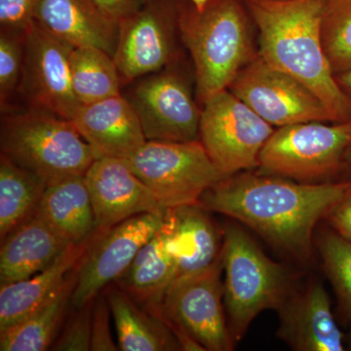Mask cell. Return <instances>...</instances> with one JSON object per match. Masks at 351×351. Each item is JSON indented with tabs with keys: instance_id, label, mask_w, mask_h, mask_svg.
Masks as SVG:
<instances>
[{
	"instance_id": "cell-1",
	"label": "cell",
	"mask_w": 351,
	"mask_h": 351,
	"mask_svg": "<svg viewBox=\"0 0 351 351\" xmlns=\"http://www.w3.org/2000/svg\"><path fill=\"white\" fill-rule=\"evenodd\" d=\"M351 193V181L297 182L274 175H232L201 197L209 212L252 228L272 246L301 261L313 256L318 221Z\"/></svg>"
},
{
	"instance_id": "cell-2",
	"label": "cell",
	"mask_w": 351,
	"mask_h": 351,
	"mask_svg": "<svg viewBox=\"0 0 351 351\" xmlns=\"http://www.w3.org/2000/svg\"><path fill=\"white\" fill-rule=\"evenodd\" d=\"M260 32L261 57L304 83L332 115L351 121V98L339 87L321 40L328 0H243Z\"/></svg>"
},
{
	"instance_id": "cell-3",
	"label": "cell",
	"mask_w": 351,
	"mask_h": 351,
	"mask_svg": "<svg viewBox=\"0 0 351 351\" xmlns=\"http://www.w3.org/2000/svg\"><path fill=\"white\" fill-rule=\"evenodd\" d=\"M250 17L243 0H214L202 11L182 3L179 25L195 68L204 103L228 89L251 55Z\"/></svg>"
},
{
	"instance_id": "cell-4",
	"label": "cell",
	"mask_w": 351,
	"mask_h": 351,
	"mask_svg": "<svg viewBox=\"0 0 351 351\" xmlns=\"http://www.w3.org/2000/svg\"><path fill=\"white\" fill-rule=\"evenodd\" d=\"M1 154L47 184L83 176L98 158L71 120L32 108L2 120Z\"/></svg>"
},
{
	"instance_id": "cell-5",
	"label": "cell",
	"mask_w": 351,
	"mask_h": 351,
	"mask_svg": "<svg viewBox=\"0 0 351 351\" xmlns=\"http://www.w3.org/2000/svg\"><path fill=\"white\" fill-rule=\"evenodd\" d=\"M221 261L228 329L237 343L258 314L278 311L293 290L292 284L285 267L267 257L248 233L232 223L223 232Z\"/></svg>"
},
{
	"instance_id": "cell-6",
	"label": "cell",
	"mask_w": 351,
	"mask_h": 351,
	"mask_svg": "<svg viewBox=\"0 0 351 351\" xmlns=\"http://www.w3.org/2000/svg\"><path fill=\"white\" fill-rule=\"evenodd\" d=\"M221 257L207 269L174 279L156 315L184 350L230 351L234 341L223 311Z\"/></svg>"
},
{
	"instance_id": "cell-7",
	"label": "cell",
	"mask_w": 351,
	"mask_h": 351,
	"mask_svg": "<svg viewBox=\"0 0 351 351\" xmlns=\"http://www.w3.org/2000/svg\"><path fill=\"white\" fill-rule=\"evenodd\" d=\"M350 147L351 121L290 124L270 136L258 156V167L293 181H324L343 169Z\"/></svg>"
},
{
	"instance_id": "cell-8",
	"label": "cell",
	"mask_w": 351,
	"mask_h": 351,
	"mask_svg": "<svg viewBox=\"0 0 351 351\" xmlns=\"http://www.w3.org/2000/svg\"><path fill=\"white\" fill-rule=\"evenodd\" d=\"M164 209L199 204L225 179L199 141H147L126 159Z\"/></svg>"
},
{
	"instance_id": "cell-9",
	"label": "cell",
	"mask_w": 351,
	"mask_h": 351,
	"mask_svg": "<svg viewBox=\"0 0 351 351\" xmlns=\"http://www.w3.org/2000/svg\"><path fill=\"white\" fill-rule=\"evenodd\" d=\"M274 132L271 124L228 89L203 103L200 142L226 177L258 167V156Z\"/></svg>"
},
{
	"instance_id": "cell-10",
	"label": "cell",
	"mask_w": 351,
	"mask_h": 351,
	"mask_svg": "<svg viewBox=\"0 0 351 351\" xmlns=\"http://www.w3.org/2000/svg\"><path fill=\"white\" fill-rule=\"evenodd\" d=\"M230 89L272 126L335 123L324 104L308 87L261 56L242 69Z\"/></svg>"
},
{
	"instance_id": "cell-11",
	"label": "cell",
	"mask_w": 351,
	"mask_h": 351,
	"mask_svg": "<svg viewBox=\"0 0 351 351\" xmlns=\"http://www.w3.org/2000/svg\"><path fill=\"white\" fill-rule=\"evenodd\" d=\"M166 211L138 215L99 233L78 267L71 295L75 308L92 304L101 291L125 274L138 251L162 226Z\"/></svg>"
},
{
	"instance_id": "cell-12",
	"label": "cell",
	"mask_w": 351,
	"mask_h": 351,
	"mask_svg": "<svg viewBox=\"0 0 351 351\" xmlns=\"http://www.w3.org/2000/svg\"><path fill=\"white\" fill-rule=\"evenodd\" d=\"M73 49L34 20L25 31L20 88L32 108L69 120L80 107L71 86Z\"/></svg>"
},
{
	"instance_id": "cell-13",
	"label": "cell",
	"mask_w": 351,
	"mask_h": 351,
	"mask_svg": "<svg viewBox=\"0 0 351 351\" xmlns=\"http://www.w3.org/2000/svg\"><path fill=\"white\" fill-rule=\"evenodd\" d=\"M182 3L180 0H144L120 22L113 59L122 82L156 73L169 63Z\"/></svg>"
},
{
	"instance_id": "cell-14",
	"label": "cell",
	"mask_w": 351,
	"mask_h": 351,
	"mask_svg": "<svg viewBox=\"0 0 351 351\" xmlns=\"http://www.w3.org/2000/svg\"><path fill=\"white\" fill-rule=\"evenodd\" d=\"M125 97L138 113L147 141L197 140L201 112L181 76L156 73L138 82Z\"/></svg>"
},
{
	"instance_id": "cell-15",
	"label": "cell",
	"mask_w": 351,
	"mask_h": 351,
	"mask_svg": "<svg viewBox=\"0 0 351 351\" xmlns=\"http://www.w3.org/2000/svg\"><path fill=\"white\" fill-rule=\"evenodd\" d=\"M84 180L98 232H108L138 215L162 213L167 210L134 173L126 159L98 157L88 168Z\"/></svg>"
},
{
	"instance_id": "cell-16",
	"label": "cell",
	"mask_w": 351,
	"mask_h": 351,
	"mask_svg": "<svg viewBox=\"0 0 351 351\" xmlns=\"http://www.w3.org/2000/svg\"><path fill=\"white\" fill-rule=\"evenodd\" d=\"M277 336L295 351H343L345 335L339 329L331 300L322 284L291 291L279 307Z\"/></svg>"
},
{
	"instance_id": "cell-17",
	"label": "cell",
	"mask_w": 351,
	"mask_h": 351,
	"mask_svg": "<svg viewBox=\"0 0 351 351\" xmlns=\"http://www.w3.org/2000/svg\"><path fill=\"white\" fill-rule=\"evenodd\" d=\"M69 120L99 157L128 159L147 142L137 112L121 94L80 105Z\"/></svg>"
},
{
	"instance_id": "cell-18",
	"label": "cell",
	"mask_w": 351,
	"mask_h": 351,
	"mask_svg": "<svg viewBox=\"0 0 351 351\" xmlns=\"http://www.w3.org/2000/svg\"><path fill=\"white\" fill-rule=\"evenodd\" d=\"M180 257L181 246L167 209L162 226L138 251L125 274L115 283L138 304L149 311H156L177 277Z\"/></svg>"
},
{
	"instance_id": "cell-19",
	"label": "cell",
	"mask_w": 351,
	"mask_h": 351,
	"mask_svg": "<svg viewBox=\"0 0 351 351\" xmlns=\"http://www.w3.org/2000/svg\"><path fill=\"white\" fill-rule=\"evenodd\" d=\"M34 21L75 48L117 50L119 24L92 0H38Z\"/></svg>"
},
{
	"instance_id": "cell-20",
	"label": "cell",
	"mask_w": 351,
	"mask_h": 351,
	"mask_svg": "<svg viewBox=\"0 0 351 351\" xmlns=\"http://www.w3.org/2000/svg\"><path fill=\"white\" fill-rule=\"evenodd\" d=\"M69 245L49 267L18 282L0 286V331L12 326L43 306L80 267L90 246L98 237Z\"/></svg>"
},
{
	"instance_id": "cell-21",
	"label": "cell",
	"mask_w": 351,
	"mask_h": 351,
	"mask_svg": "<svg viewBox=\"0 0 351 351\" xmlns=\"http://www.w3.org/2000/svg\"><path fill=\"white\" fill-rule=\"evenodd\" d=\"M69 246L36 211L32 218L1 240L0 286L38 274Z\"/></svg>"
},
{
	"instance_id": "cell-22",
	"label": "cell",
	"mask_w": 351,
	"mask_h": 351,
	"mask_svg": "<svg viewBox=\"0 0 351 351\" xmlns=\"http://www.w3.org/2000/svg\"><path fill=\"white\" fill-rule=\"evenodd\" d=\"M38 213L66 244H80L97 232L84 175L48 184Z\"/></svg>"
},
{
	"instance_id": "cell-23",
	"label": "cell",
	"mask_w": 351,
	"mask_h": 351,
	"mask_svg": "<svg viewBox=\"0 0 351 351\" xmlns=\"http://www.w3.org/2000/svg\"><path fill=\"white\" fill-rule=\"evenodd\" d=\"M122 351L182 350V346L162 318L154 315L119 286L105 293Z\"/></svg>"
},
{
	"instance_id": "cell-24",
	"label": "cell",
	"mask_w": 351,
	"mask_h": 351,
	"mask_svg": "<svg viewBox=\"0 0 351 351\" xmlns=\"http://www.w3.org/2000/svg\"><path fill=\"white\" fill-rule=\"evenodd\" d=\"M169 211L181 246L177 277L207 269L221 257L223 232L210 218L208 210L195 204Z\"/></svg>"
},
{
	"instance_id": "cell-25",
	"label": "cell",
	"mask_w": 351,
	"mask_h": 351,
	"mask_svg": "<svg viewBox=\"0 0 351 351\" xmlns=\"http://www.w3.org/2000/svg\"><path fill=\"white\" fill-rule=\"evenodd\" d=\"M77 270L43 306L24 319L0 331V350L44 351L52 346L71 304Z\"/></svg>"
},
{
	"instance_id": "cell-26",
	"label": "cell",
	"mask_w": 351,
	"mask_h": 351,
	"mask_svg": "<svg viewBox=\"0 0 351 351\" xmlns=\"http://www.w3.org/2000/svg\"><path fill=\"white\" fill-rule=\"evenodd\" d=\"M47 182L0 156V237L5 239L38 211Z\"/></svg>"
},
{
	"instance_id": "cell-27",
	"label": "cell",
	"mask_w": 351,
	"mask_h": 351,
	"mask_svg": "<svg viewBox=\"0 0 351 351\" xmlns=\"http://www.w3.org/2000/svg\"><path fill=\"white\" fill-rule=\"evenodd\" d=\"M71 86L80 105L121 94L122 80L112 55L94 47H78L71 56Z\"/></svg>"
},
{
	"instance_id": "cell-28",
	"label": "cell",
	"mask_w": 351,
	"mask_h": 351,
	"mask_svg": "<svg viewBox=\"0 0 351 351\" xmlns=\"http://www.w3.org/2000/svg\"><path fill=\"white\" fill-rule=\"evenodd\" d=\"M317 245L323 269L336 293L339 311L350 326L348 343L351 350V242L331 228L321 232Z\"/></svg>"
},
{
	"instance_id": "cell-29",
	"label": "cell",
	"mask_w": 351,
	"mask_h": 351,
	"mask_svg": "<svg viewBox=\"0 0 351 351\" xmlns=\"http://www.w3.org/2000/svg\"><path fill=\"white\" fill-rule=\"evenodd\" d=\"M321 40L335 76L351 71V0H328Z\"/></svg>"
},
{
	"instance_id": "cell-30",
	"label": "cell",
	"mask_w": 351,
	"mask_h": 351,
	"mask_svg": "<svg viewBox=\"0 0 351 351\" xmlns=\"http://www.w3.org/2000/svg\"><path fill=\"white\" fill-rule=\"evenodd\" d=\"M25 34L1 32L0 34V100L6 105L14 91L20 87L24 64Z\"/></svg>"
},
{
	"instance_id": "cell-31",
	"label": "cell",
	"mask_w": 351,
	"mask_h": 351,
	"mask_svg": "<svg viewBox=\"0 0 351 351\" xmlns=\"http://www.w3.org/2000/svg\"><path fill=\"white\" fill-rule=\"evenodd\" d=\"M93 304L77 309L66 323L59 339L55 341L52 350L88 351L91 350L92 313Z\"/></svg>"
},
{
	"instance_id": "cell-32",
	"label": "cell",
	"mask_w": 351,
	"mask_h": 351,
	"mask_svg": "<svg viewBox=\"0 0 351 351\" xmlns=\"http://www.w3.org/2000/svg\"><path fill=\"white\" fill-rule=\"evenodd\" d=\"M38 0H0L1 32L24 34L34 20Z\"/></svg>"
},
{
	"instance_id": "cell-33",
	"label": "cell",
	"mask_w": 351,
	"mask_h": 351,
	"mask_svg": "<svg viewBox=\"0 0 351 351\" xmlns=\"http://www.w3.org/2000/svg\"><path fill=\"white\" fill-rule=\"evenodd\" d=\"M112 315L107 298L105 295L95 299L92 313L91 351H117L119 346L113 341L110 327Z\"/></svg>"
},
{
	"instance_id": "cell-34",
	"label": "cell",
	"mask_w": 351,
	"mask_h": 351,
	"mask_svg": "<svg viewBox=\"0 0 351 351\" xmlns=\"http://www.w3.org/2000/svg\"><path fill=\"white\" fill-rule=\"evenodd\" d=\"M326 221L335 232L351 242V193L334 207Z\"/></svg>"
},
{
	"instance_id": "cell-35",
	"label": "cell",
	"mask_w": 351,
	"mask_h": 351,
	"mask_svg": "<svg viewBox=\"0 0 351 351\" xmlns=\"http://www.w3.org/2000/svg\"><path fill=\"white\" fill-rule=\"evenodd\" d=\"M119 24L141 6L144 0H92Z\"/></svg>"
},
{
	"instance_id": "cell-36",
	"label": "cell",
	"mask_w": 351,
	"mask_h": 351,
	"mask_svg": "<svg viewBox=\"0 0 351 351\" xmlns=\"http://www.w3.org/2000/svg\"><path fill=\"white\" fill-rule=\"evenodd\" d=\"M339 87L351 98V71L335 76Z\"/></svg>"
},
{
	"instance_id": "cell-37",
	"label": "cell",
	"mask_w": 351,
	"mask_h": 351,
	"mask_svg": "<svg viewBox=\"0 0 351 351\" xmlns=\"http://www.w3.org/2000/svg\"><path fill=\"white\" fill-rule=\"evenodd\" d=\"M343 169H345L346 174H348V180H346V181H351V147L345 157Z\"/></svg>"
},
{
	"instance_id": "cell-38",
	"label": "cell",
	"mask_w": 351,
	"mask_h": 351,
	"mask_svg": "<svg viewBox=\"0 0 351 351\" xmlns=\"http://www.w3.org/2000/svg\"><path fill=\"white\" fill-rule=\"evenodd\" d=\"M189 1L193 4L196 10L202 11L203 9L206 8L214 0H189Z\"/></svg>"
}]
</instances>
